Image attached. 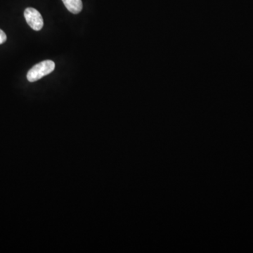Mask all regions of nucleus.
<instances>
[{"instance_id":"nucleus-1","label":"nucleus","mask_w":253,"mask_h":253,"mask_svg":"<svg viewBox=\"0 0 253 253\" xmlns=\"http://www.w3.org/2000/svg\"><path fill=\"white\" fill-rule=\"evenodd\" d=\"M55 63L51 60H46L38 63L36 66L28 71L27 74L28 81L33 83L41 80V78L47 76L49 73L54 71Z\"/></svg>"},{"instance_id":"nucleus-2","label":"nucleus","mask_w":253,"mask_h":253,"mask_svg":"<svg viewBox=\"0 0 253 253\" xmlns=\"http://www.w3.org/2000/svg\"><path fill=\"white\" fill-rule=\"evenodd\" d=\"M26 22L34 31H41L44 26V21L41 13L34 8H27L24 11Z\"/></svg>"},{"instance_id":"nucleus-3","label":"nucleus","mask_w":253,"mask_h":253,"mask_svg":"<svg viewBox=\"0 0 253 253\" xmlns=\"http://www.w3.org/2000/svg\"><path fill=\"white\" fill-rule=\"evenodd\" d=\"M62 1L68 11L73 14H79L83 10L82 0H62Z\"/></svg>"},{"instance_id":"nucleus-4","label":"nucleus","mask_w":253,"mask_h":253,"mask_svg":"<svg viewBox=\"0 0 253 253\" xmlns=\"http://www.w3.org/2000/svg\"><path fill=\"white\" fill-rule=\"evenodd\" d=\"M6 35L2 30L0 29V44H4L6 41Z\"/></svg>"}]
</instances>
